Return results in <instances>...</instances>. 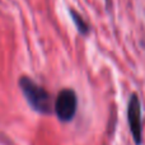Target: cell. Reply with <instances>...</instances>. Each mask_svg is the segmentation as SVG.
I'll return each instance as SVG.
<instances>
[{"mask_svg":"<svg viewBox=\"0 0 145 145\" xmlns=\"http://www.w3.org/2000/svg\"><path fill=\"white\" fill-rule=\"evenodd\" d=\"M19 88L29 107L40 115H51L54 111V99L51 94L33 79L28 76L19 78Z\"/></svg>","mask_w":145,"mask_h":145,"instance_id":"6da1fadb","label":"cell"},{"mask_svg":"<svg viewBox=\"0 0 145 145\" xmlns=\"http://www.w3.org/2000/svg\"><path fill=\"white\" fill-rule=\"evenodd\" d=\"M78 108V97L72 89H61L54 101V112L61 122H69L74 118Z\"/></svg>","mask_w":145,"mask_h":145,"instance_id":"7a4b0ae2","label":"cell"},{"mask_svg":"<svg viewBox=\"0 0 145 145\" xmlns=\"http://www.w3.org/2000/svg\"><path fill=\"white\" fill-rule=\"evenodd\" d=\"M127 122L134 143L141 145L143 143V118H141V103L138 94H131L127 103Z\"/></svg>","mask_w":145,"mask_h":145,"instance_id":"3957f363","label":"cell"},{"mask_svg":"<svg viewBox=\"0 0 145 145\" xmlns=\"http://www.w3.org/2000/svg\"><path fill=\"white\" fill-rule=\"evenodd\" d=\"M70 15L72 18V22H74L75 27H76V29L79 31L80 35H88L89 31H90L89 29V24L83 19L82 15H80L79 13H76L75 10H70Z\"/></svg>","mask_w":145,"mask_h":145,"instance_id":"277c9868","label":"cell"}]
</instances>
